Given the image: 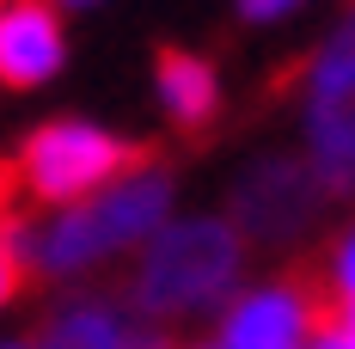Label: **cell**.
I'll return each instance as SVG.
<instances>
[{
	"mask_svg": "<svg viewBox=\"0 0 355 349\" xmlns=\"http://www.w3.org/2000/svg\"><path fill=\"white\" fill-rule=\"evenodd\" d=\"M141 153L98 117H43L12 153V184L37 209H68L80 196L105 190L116 172H129Z\"/></svg>",
	"mask_w": 355,
	"mask_h": 349,
	"instance_id": "obj_3",
	"label": "cell"
},
{
	"mask_svg": "<svg viewBox=\"0 0 355 349\" xmlns=\"http://www.w3.org/2000/svg\"><path fill=\"white\" fill-rule=\"evenodd\" d=\"M178 214V178L159 160H135L129 172H116L105 190L80 196L68 209H49L37 221L31 239V270L43 282H73L98 276L110 264H129L166 221Z\"/></svg>",
	"mask_w": 355,
	"mask_h": 349,
	"instance_id": "obj_2",
	"label": "cell"
},
{
	"mask_svg": "<svg viewBox=\"0 0 355 349\" xmlns=\"http://www.w3.org/2000/svg\"><path fill=\"white\" fill-rule=\"evenodd\" d=\"M0 349H31V337H6V331H0Z\"/></svg>",
	"mask_w": 355,
	"mask_h": 349,
	"instance_id": "obj_17",
	"label": "cell"
},
{
	"mask_svg": "<svg viewBox=\"0 0 355 349\" xmlns=\"http://www.w3.org/2000/svg\"><path fill=\"white\" fill-rule=\"evenodd\" d=\"M294 135L331 203H355V37L324 31L300 62L294 86Z\"/></svg>",
	"mask_w": 355,
	"mask_h": 349,
	"instance_id": "obj_4",
	"label": "cell"
},
{
	"mask_svg": "<svg viewBox=\"0 0 355 349\" xmlns=\"http://www.w3.org/2000/svg\"><path fill=\"white\" fill-rule=\"evenodd\" d=\"M178 349H227L220 337H196V343H178Z\"/></svg>",
	"mask_w": 355,
	"mask_h": 349,
	"instance_id": "obj_16",
	"label": "cell"
},
{
	"mask_svg": "<svg viewBox=\"0 0 355 349\" xmlns=\"http://www.w3.org/2000/svg\"><path fill=\"white\" fill-rule=\"evenodd\" d=\"M31 239H37V227L25 221V214L0 209V245H6V251H12V257H19L25 270H31Z\"/></svg>",
	"mask_w": 355,
	"mask_h": 349,
	"instance_id": "obj_12",
	"label": "cell"
},
{
	"mask_svg": "<svg viewBox=\"0 0 355 349\" xmlns=\"http://www.w3.org/2000/svg\"><path fill=\"white\" fill-rule=\"evenodd\" d=\"M306 349H355V331H349V325H337V318H324L319 331L306 337Z\"/></svg>",
	"mask_w": 355,
	"mask_h": 349,
	"instance_id": "obj_14",
	"label": "cell"
},
{
	"mask_svg": "<svg viewBox=\"0 0 355 349\" xmlns=\"http://www.w3.org/2000/svg\"><path fill=\"white\" fill-rule=\"evenodd\" d=\"M324 203L331 196L313 178V166L300 160V147H263L227 184V221L251 245H270V251L300 245L324 221Z\"/></svg>",
	"mask_w": 355,
	"mask_h": 349,
	"instance_id": "obj_5",
	"label": "cell"
},
{
	"mask_svg": "<svg viewBox=\"0 0 355 349\" xmlns=\"http://www.w3.org/2000/svg\"><path fill=\"white\" fill-rule=\"evenodd\" d=\"M49 6H55V12H98L105 0H49Z\"/></svg>",
	"mask_w": 355,
	"mask_h": 349,
	"instance_id": "obj_15",
	"label": "cell"
},
{
	"mask_svg": "<svg viewBox=\"0 0 355 349\" xmlns=\"http://www.w3.org/2000/svg\"><path fill=\"white\" fill-rule=\"evenodd\" d=\"M324 325L319 294L294 276H263L245 282L220 313H214V337L227 349H306V337Z\"/></svg>",
	"mask_w": 355,
	"mask_h": 349,
	"instance_id": "obj_6",
	"label": "cell"
},
{
	"mask_svg": "<svg viewBox=\"0 0 355 349\" xmlns=\"http://www.w3.org/2000/svg\"><path fill=\"white\" fill-rule=\"evenodd\" d=\"M331 318H337V325H349V331H355V307H337Z\"/></svg>",
	"mask_w": 355,
	"mask_h": 349,
	"instance_id": "obj_18",
	"label": "cell"
},
{
	"mask_svg": "<svg viewBox=\"0 0 355 349\" xmlns=\"http://www.w3.org/2000/svg\"><path fill=\"white\" fill-rule=\"evenodd\" d=\"M251 282V239L227 221V209H178L153 239L129 257L123 300L153 325L214 318Z\"/></svg>",
	"mask_w": 355,
	"mask_h": 349,
	"instance_id": "obj_1",
	"label": "cell"
},
{
	"mask_svg": "<svg viewBox=\"0 0 355 349\" xmlns=\"http://www.w3.org/2000/svg\"><path fill=\"white\" fill-rule=\"evenodd\" d=\"M324 288H331L337 307H355V221L331 239V251H324Z\"/></svg>",
	"mask_w": 355,
	"mask_h": 349,
	"instance_id": "obj_10",
	"label": "cell"
},
{
	"mask_svg": "<svg viewBox=\"0 0 355 349\" xmlns=\"http://www.w3.org/2000/svg\"><path fill=\"white\" fill-rule=\"evenodd\" d=\"M153 105H159V117L172 123V129H209L214 117H220V105H227V80H220V68H214L202 49H159L153 56Z\"/></svg>",
	"mask_w": 355,
	"mask_h": 349,
	"instance_id": "obj_9",
	"label": "cell"
},
{
	"mask_svg": "<svg viewBox=\"0 0 355 349\" xmlns=\"http://www.w3.org/2000/svg\"><path fill=\"white\" fill-rule=\"evenodd\" d=\"M68 12L49 0H0V86L6 92H43L68 74Z\"/></svg>",
	"mask_w": 355,
	"mask_h": 349,
	"instance_id": "obj_8",
	"label": "cell"
},
{
	"mask_svg": "<svg viewBox=\"0 0 355 349\" xmlns=\"http://www.w3.org/2000/svg\"><path fill=\"white\" fill-rule=\"evenodd\" d=\"M306 6H319V0H233V12L245 19L251 31H276V25H294Z\"/></svg>",
	"mask_w": 355,
	"mask_h": 349,
	"instance_id": "obj_11",
	"label": "cell"
},
{
	"mask_svg": "<svg viewBox=\"0 0 355 349\" xmlns=\"http://www.w3.org/2000/svg\"><path fill=\"white\" fill-rule=\"evenodd\" d=\"M25 276H31V270H25V264H19V257H12V251L0 245V313H6V307H12V300L25 294Z\"/></svg>",
	"mask_w": 355,
	"mask_h": 349,
	"instance_id": "obj_13",
	"label": "cell"
},
{
	"mask_svg": "<svg viewBox=\"0 0 355 349\" xmlns=\"http://www.w3.org/2000/svg\"><path fill=\"white\" fill-rule=\"evenodd\" d=\"M31 349H172V337H166V325L129 313V300L80 288L43 313V325L31 331Z\"/></svg>",
	"mask_w": 355,
	"mask_h": 349,
	"instance_id": "obj_7",
	"label": "cell"
}]
</instances>
